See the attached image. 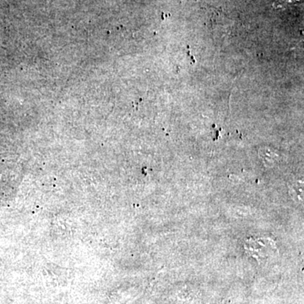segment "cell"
Segmentation results:
<instances>
[{
    "label": "cell",
    "mask_w": 304,
    "mask_h": 304,
    "mask_svg": "<svg viewBox=\"0 0 304 304\" xmlns=\"http://www.w3.org/2000/svg\"><path fill=\"white\" fill-rule=\"evenodd\" d=\"M291 194L295 201L303 202L304 196V188H303V182H299L297 184L293 185V188H291Z\"/></svg>",
    "instance_id": "6da1fadb"
}]
</instances>
